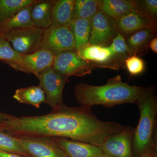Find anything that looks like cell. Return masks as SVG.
I'll return each instance as SVG.
<instances>
[{
    "mask_svg": "<svg viewBox=\"0 0 157 157\" xmlns=\"http://www.w3.org/2000/svg\"><path fill=\"white\" fill-rule=\"evenodd\" d=\"M151 151L148 152L142 155L141 156H140V157H149L151 153Z\"/></svg>",
    "mask_w": 157,
    "mask_h": 157,
    "instance_id": "32",
    "label": "cell"
},
{
    "mask_svg": "<svg viewBox=\"0 0 157 157\" xmlns=\"http://www.w3.org/2000/svg\"><path fill=\"white\" fill-rule=\"evenodd\" d=\"M55 141L67 157H108L100 147L62 137H54Z\"/></svg>",
    "mask_w": 157,
    "mask_h": 157,
    "instance_id": "12",
    "label": "cell"
},
{
    "mask_svg": "<svg viewBox=\"0 0 157 157\" xmlns=\"http://www.w3.org/2000/svg\"><path fill=\"white\" fill-rule=\"evenodd\" d=\"M134 130L132 127H125L120 133L108 137L99 147L108 157H134Z\"/></svg>",
    "mask_w": 157,
    "mask_h": 157,
    "instance_id": "9",
    "label": "cell"
},
{
    "mask_svg": "<svg viewBox=\"0 0 157 157\" xmlns=\"http://www.w3.org/2000/svg\"><path fill=\"white\" fill-rule=\"evenodd\" d=\"M52 68L62 75L82 76L90 74L96 67L79 56L76 51L63 52L55 56Z\"/></svg>",
    "mask_w": 157,
    "mask_h": 157,
    "instance_id": "7",
    "label": "cell"
},
{
    "mask_svg": "<svg viewBox=\"0 0 157 157\" xmlns=\"http://www.w3.org/2000/svg\"><path fill=\"white\" fill-rule=\"evenodd\" d=\"M149 46L154 52L156 53H157V38L156 37V38L155 37L152 39L150 42Z\"/></svg>",
    "mask_w": 157,
    "mask_h": 157,
    "instance_id": "28",
    "label": "cell"
},
{
    "mask_svg": "<svg viewBox=\"0 0 157 157\" xmlns=\"http://www.w3.org/2000/svg\"><path fill=\"white\" fill-rule=\"evenodd\" d=\"M134 9L157 24V0H133Z\"/></svg>",
    "mask_w": 157,
    "mask_h": 157,
    "instance_id": "25",
    "label": "cell"
},
{
    "mask_svg": "<svg viewBox=\"0 0 157 157\" xmlns=\"http://www.w3.org/2000/svg\"><path fill=\"white\" fill-rule=\"evenodd\" d=\"M13 98L19 103L29 104L37 108H40L41 104L45 101V93L39 86L18 89Z\"/></svg>",
    "mask_w": 157,
    "mask_h": 157,
    "instance_id": "18",
    "label": "cell"
},
{
    "mask_svg": "<svg viewBox=\"0 0 157 157\" xmlns=\"http://www.w3.org/2000/svg\"><path fill=\"white\" fill-rule=\"evenodd\" d=\"M39 49L54 56L69 51H76V41L70 25L51 26L45 29Z\"/></svg>",
    "mask_w": 157,
    "mask_h": 157,
    "instance_id": "3",
    "label": "cell"
},
{
    "mask_svg": "<svg viewBox=\"0 0 157 157\" xmlns=\"http://www.w3.org/2000/svg\"><path fill=\"white\" fill-rule=\"evenodd\" d=\"M75 0L53 1L51 26L70 25L73 19Z\"/></svg>",
    "mask_w": 157,
    "mask_h": 157,
    "instance_id": "14",
    "label": "cell"
},
{
    "mask_svg": "<svg viewBox=\"0 0 157 157\" xmlns=\"http://www.w3.org/2000/svg\"><path fill=\"white\" fill-rule=\"evenodd\" d=\"M100 11L98 0H75L73 19L80 18L91 20Z\"/></svg>",
    "mask_w": 157,
    "mask_h": 157,
    "instance_id": "22",
    "label": "cell"
},
{
    "mask_svg": "<svg viewBox=\"0 0 157 157\" xmlns=\"http://www.w3.org/2000/svg\"><path fill=\"white\" fill-rule=\"evenodd\" d=\"M79 57L92 63L96 68L119 70L125 67L124 62L116 56L109 46L90 44L83 45L76 50Z\"/></svg>",
    "mask_w": 157,
    "mask_h": 157,
    "instance_id": "6",
    "label": "cell"
},
{
    "mask_svg": "<svg viewBox=\"0 0 157 157\" xmlns=\"http://www.w3.org/2000/svg\"><path fill=\"white\" fill-rule=\"evenodd\" d=\"M156 30L144 29L127 37L126 41L131 56H138L144 53L148 48L150 42L154 38Z\"/></svg>",
    "mask_w": 157,
    "mask_h": 157,
    "instance_id": "15",
    "label": "cell"
},
{
    "mask_svg": "<svg viewBox=\"0 0 157 157\" xmlns=\"http://www.w3.org/2000/svg\"><path fill=\"white\" fill-rule=\"evenodd\" d=\"M16 138L32 157H67L54 137Z\"/></svg>",
    "mask_w": 157,
    "mask_h": 157,
    "instance_id": "10",
    "label": "cell"
},
{
    "mask_svg": "<svg viewBox=\"0 0 157 157\" xmlns=\"http://www.w3.org/2000/svg\"><path fill=\"white\" fill-rule=\"evenodd\" d=\"M23 54L17 52L11 47L9 41L0 36V60L8 64L16 70L21 66Z\"/></svg>",
    "mask_w": 157,
    "mask_h": 157,
    "instance_id": "23",
    "label": "cell"
},
{
    "mask_svg": "<svg viewBox=\"0 0 157 157\" xmlns=\"http://www.w3.org/2000/svg\"><path fill=\"white\" fill-rule=\"evenodd\" d=\"M11 116L12 115H9V114L2 113L0 112V123L2 122L3 121L6 120L7 119L11 117Z\"/></svg>",
    "mask_w": 157,
    "mask_h": 157,
    "instance_id": "30",
    "label": "cell"
},
{
    "mask_svg": "<svg viewBox=\"0 0 157 157\" xmlns=\"http://www.w3.org/2000/svg\"><path fill=\"white\" fill-rule=\"evenodd\" d=\"M35 0H0V28L20 10L33 4Z\"/></svg>",
    "mask_w": 157,
    "mask_h": 157,
    "instance_id": "21",
    "label": "cell"
},
{
    "mask_svg": "<svg viewBox=\"0 0 157 157\" xmlns=\"http://www.w3.org/2000/svg\"><path fill=\"white\" fill-rule=\"evenodd\" d=\"M115 21L118 32L125 38L144 29L157 30V24L135 9L115 19Z\"/></svg>",
    "mask_w": 157,
    "mask_h": 157,
    "instance_id": "11",
    "label": "cell"
},
{
    "mask_svg": "<svg viewBox=\"0 0 157 157\" xmlns=\"http://www.w3.org/2000/svg\"><path fill=\"white\" fill-rule=\"evenodd\" d=\"M135 104L140 110V118L134 130L133 151L135 157L157 148V98L153 86L144 89Z\"/></svg>",
    "mask_w": 157,
    "mask_h": 157,
    "instance_id": "2",
    "label": "cell"
},
{
    "mask_svg": "<svg viewBox=\"0 0 157 157\" xmlns=\"http://www.w3.org/2000/svg\"><path fill=\"white\" fill-rule=\"evenodd\" d=\"M124 65L132 76L140 75L145 70V63L137 55H132L127 58L124 60Z\"/></svg>",
    "mask_w": 157,
    "mask_h": 157,
    "instance_id": "27",
    "label": "cell"
},
{
    "mask_svg": "<svg viewBox=\"0 0 157 157\" xmlns=\"http://www.w3.org/2000/svg\"><path fill=\"white\" fill-rule=\"evenodd\" d=\"M91 21V30L89 44L109 46L117 33L115 20L100 11Z\"/></svg>",
    "mask_w": 157,
    "mask_h": 157,
    "instance_id": "8",
    "label": "cell"
},
{
    "mask_svg": "<svg viewBox=\"0 0 157 157\" xmlns=\"http://www.w3.org/2000/svg\"><path fill=\"white\" fill-rule=\"evenodd\" d=\"M45 29L34 26L16 29L2 35L15 51L23 55L33 53L39 49Z\"/></svg>",
    "mask_w": 157,
    "mask_h": 157,
    "instance_id": "5",
    "label": "cell"
},
{
    "mask_svg": "<svg viewBox=\"0 0 157 157\" xmlns=\"http://www.w3.org/2000/svg\"><path fill=\"white\" fill-rule=\"evenodd\" d=\"M109 46L116 56L123 61L124 62L127 58L131 56L125 38L118 31L116 36Z\"/></svg>",
    "mask_w": 157,
    "mask_h": 157,
    "instance_id": "26",
    "label": "cell"
},
{
    "mask_svg": "<svg viewBox=\"0 0 157 157\" xmlns=\"http://www.w3.org/2000/svg\"><path fill=\"white\" fill-rule=\"evenodd\" d=\"M76 41V50L89 42L91 21L85 19H73L70 24Z\"/></svg>",
    "mask_w": 157,
    "mask_h": 157,
    "instance_id": "20",
    "label": "cell"
},
{
    "mask_svg": "<svg viewBox=\"0 0 157 157\" xmlns=\"http://www.w3.org/2000/svg\"><path fill=\"white\" fill-rule=\"evenodd\" d=\"M37 78L39 80V86L46 95L45 104L49 105L52 109L63 106V91L69 77L59 73L50 67L40 72Z\"/></svg>",
    "mask_w": 157,
    "mask_h": 157,
    "instance_id": "4",
    "label": "cell"
},
{
    "mask_svg": "<svg viewBox=\"0 0 157 157\" xmlns=\"http://www.w3.org/2000/svg\"><path fill=\"white\" fill-rule=\"evenodd\" d=\"M0 157H24L19 155L0 151Z\"/></svg>",
    "mask_w": 157,
    "mask_h": 157,
    "instance_id": "29",
    "label": "cell"
},
{
    "mask_svg": "<svg viewBox=\"0 0 157 157\" xmlns=\"http://www.w3.org/2000/svg\"><path fill=\"white\" fill-rule=\"evenodd\" d=\"M144 88L124 82L120 75L109 78L106 84L93 86L79 82L74 88L77 102L82 106L91 107L101 105L107 108L125 104H135Z\"/></svg>",
    "mask_w": 157,
    "mask_h": 157,
    "instance_id": "1",
    "label": "cell"
},
{
    "mask_svg": "<svg viewBox=\"0 0 157 157\" xmlns=\"http://www.w3.org/2000/svg\"><path fill=\"white\" fill-rule=\"evenodd\" d=\"M53 1H37L31 9V16L34 26L43 29L52 25V8Z\"/></svg>",
    "mask_w": 157,
    "mask_h": 157,
    "instance_id": "16",
    "label": "cell"
},
{
    "mask_svg": "<svg viewBox=\"0 0 157 157\" xmlns=\"http://www.w3.org/2000/svg\"><path fill=\"white\" fill-rule=\"evenodd\" d=\"M149 157H157V148H155L152 151Z\"/></svg>",
    "mask_w": 157,
    "mask_h": 157,
    "instance_id": "31",
    "label": "cell"
},
{
    "mask_svg": "<svg viewBox=\"0 0 157 157\" xmlns=\"http://www.w3.org/2000/svg\"><path fill=\"white\" fill-rule=\"evenodd\" d=\"M34 3L20 10L3 25L0 28L1 35H2L9 31L16 29L26 28L34 26L33 22L31 16V9Z\"/></svg>",
    "mask_w": 157,
    "mask_h": 157,
    "instance_id": "19",
    "label": "cell"
},
{
    "mask_svg": "<svg viewBox=\"0 0 157 157\" xmlns=\"http://www.w3.org/2000/svg\"><path fill=\"white\" fill-rule=\"evenodd\" d=\"M98 3L100 11L114 20L135 9L132 0H98Z\"/></svg>",
    "mask_w": 157,
    "mask_h": 157,
    "instance_id": "17",
    "label": "cell"
},
{
    "mask_svg": "<svg viewBox=\"0 0 157 157\" xmlns=\"http://www.w3.org/2000/svg\"><path fill=\"white\" fill-rule=\"evenodd\" d=\"M0 151L24 157H32L21 145L16 137L0 130Z\"/></svg>",
    "mask_w": 157,
    "mask_h": 157,
    "instance_id": "24",
    "label": "cell"
},
{
    "mask_svg": "<svg viewBox=\"0 0 157 157\" xmlns=\"http://www.w3.org/2000/svg\"><path fill=\"white\" fill-rule=\"evenodd\" d=\"M2 36V35H1V34H0V36Z\"/></svg>",
    "mask_w": 157,
    "mask_h": 157,
    "instance_id": "33",
    "label": "cell"
},
{
    "mask_svg": "<svg viewBox=\"0 0 157 157\" xmlns=\"http://www.w3.org/2000/svg\"><path fill=\"white\" fill-rule=\"evenodd\" d=\"M55 56L51 52L39 49L30 54L23 55L21 64L17 71L33 73L37 77L42 70L53 65Z\"/></svg>",
    "mask_w": 157,
    "mask_h": 157,
    "instance_id": "13",
    "label": "cell"
}]
</instances>
